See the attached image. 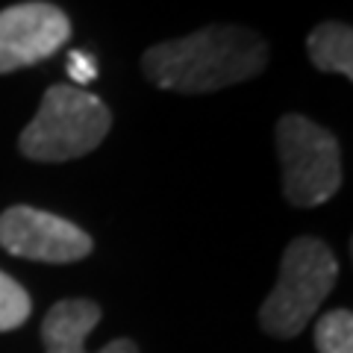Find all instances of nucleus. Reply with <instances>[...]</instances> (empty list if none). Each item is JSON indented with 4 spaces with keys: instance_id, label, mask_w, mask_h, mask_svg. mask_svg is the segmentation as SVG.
<instances>
[{
    "instance_id": "nucleus-1",
    "label": "nucleus",
    "mask_w": 353,
    "mask_h": 353,
    "mask_svg": "<svg viewBox=\"0 0 353 353\" xmlns=\"http://www.w3.org/2000/svg\"><path fill=\"white\" fill-rule=\"evenodd\" d=\"M271 48L256 30L212 24L192 36L159 41L145 50L141 71L148 80L176 94H209L248 83L268 68Z\"/></svg>"
},
{
    "instance_id": "nucleus-2",
    "label": "nucleus",
    "mask_w": 353,
    "mask_h": 353,
    "mask_svg": "<svg viewBox=\"0 0 353 353\" xmlns=\"http://www.w3.org/2000/svg\"><path fill=\"white\" fill-rule=\"evenodd\" d=\"M112 112L83 85L57 83L44 92L39 112L21 130L18 150L32 162H71L103 145Z\"/></svg>"
},
{
    "instance_id": "nucleus-3",
    "label": "nucleus",
    "mask_w": 353,
    "mask_h": 353,
    "mask_svg": "<svg viewBox=\"0 0 353 353\" xmlns=\"http://www.w3.org/2000/svg\"><path fill=\"white\" fill-rule=\"evenodd\" d=\"M339 280V259L321 239L297 236L280 259V277L259 309V327L274 339L301 336Z\"/></svg>"
},
{
    "instance_id": "nucleus-4",
    "label": "nucleus",
    "mask_w": 353,
    "mask_h": 353,
    "mask_svg": "<svg viewBox=\"0 0 353 353\" xmlns=\"http://www.w3.org/2000/svg\"><path fill=\"white\" fill-rule=\"evenodd\" d=\"M283 194L297 209L321 206L341 189L339 139L312 118L289 112L277 121Z\"/></svg>"
},
{
    "instance_id": "nucleus-5",
    "label": "nucleus",
    "mask_w": 353,
    "mask_h": 353,
    "mask_svg": "<svg viewBox=\"0 0 353 353\" xmlns=\"http://www.w3.org/2000/svg\"><path fill=\"white\" fill-rule=\"evenodd\" d=\"M0 248L21 259L68 265L85 259L94 250V241L68 218L18 203L0 215Z\"/></svg>"
},
{
    "instance_id": "nucleus-6",
    "label": "nucleus",
    "mask_w": 353,
    "mask_h": 353,
    "mask_svg": "<svg viewBox=\"0 0 353 353\" xmlns=\"http://www.w3.org/2000/svg\"><path fill=\"white\" fill-rule=\"evenodd\" d=\"M71 39V21L57 3L27 0L0 9V74L50 59Z\"/></svg>"
},
{
    "instance_id": "nucleus-7",
    "label": "nucleus",
    "mask_w": 353,
    "mask_h": 353,
    "mask_svg": "<svg viewBox=\"0 0 353 353\" xmlns=\"http://www.w3.org/2000/svg\"><path fill=\"white\" fill-rule=\"evenodd\" d=\"M101 303L88 301V297H68V301L53 303L41 321L44 353H88V333L101 324ZM97 353H139V345L132 339H112Z\"/></svg>"
},
{
    "instance_id": "nucleus-8",
    "label": "nucleus",
    "mask_w": 353,
    "mask_h": 353,
    "mask_svg": "<svg viewBox=\"0 0 353 353\" xmlns=\"http://www.w3.org/2000/svg\"><path fill=\"white\" fill-rule=\"evenodd\" d=\"M309 62L321 74L353 77V30L345 21H324L306 36Z\"/></svg>"
},
{
    "instance_id": "nucleus-9",
    "label": "nucleus",
    "mask_w": 353,
    "mask_h": 353,
    "mask_svg": "<svg viewBox=\"0 0 353 353\" xmlns=\"http://www.w3.org/2000/svg\"><path fill=\"white\" fill-rule=\"evenodd\" d=\"M318 353H353V315L350 309H333L315 321Z\"/></svg>"
},
{
    "instance_id": "nucleus-10",
    "label": "nucleus",
    "mask_w": 353,
    "mask_h": 353,
    "mask_svg": "<svg viewBox=\"0 0 353 353\" xmlns=\"http://www.w3.org/2000/svg\"><path fill=\"white\" fill-rule=\"evenodd\" d=\"M30 312H32V301L27 289L15 277H9L6 271H0V333L24 327Z\"/></svg>"
},
{
    "instance_id": "nucleus-11",
    "label": "nucleus",
    "mask_w": 353,
    "mask_h": 353,
    "mask_svg": "<svg viewBox=\"0 0 353 353\" xmlns=\"http://www.w3.org/2000/svg\"><path fill=\"white\" fill-rule=\"evenodd\" d=\"M68 74L77 83H92L97 77V65H94L92 57H85V53H71L68 57Z\"/></svg>"
}]
</instances>
